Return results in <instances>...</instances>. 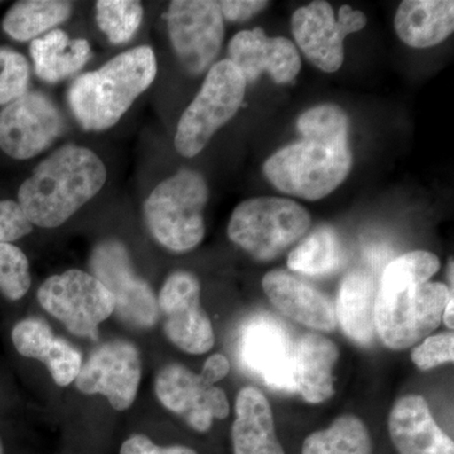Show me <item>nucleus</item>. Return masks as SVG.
Instances as JSON below:
<instances>
[{"label":"nucleus","instance_id":"nucleus-33","mask_svg":"<svg viewBox=\"0 0 454 454\" xmlns=\"http://www.w3.org/2000/svg\"><path fill=\"white\" fill-rule=\"evenodd\" d=\"M411 360L419 372H427L454 363L453 331L429 334L411 348Z\"/></svg>","mask_w":454,"mask_h":454},{"label":"nucleus","instance_id":"nucleus-7","mask_svg":"<svg viewBox=\"0 0 454 454\" xmlns=\"http://www.w3.org/2000/svg\"><path fill=\"white\" fill-rule=\"evenodd\" d=\"M245 90L243 74L229 59L211 66L201 90L178 122L175 137L178 153L187 158L201 153L215 133L240 109Z\"/></svg>","mask_w":454,"mask_h":454},{"label":"nucleus","instance_id":"nucleus-22","mask_svg":"<svg viewBox=\"0 0 454 454\" xmlns=\"http://www.w3.org/2000/svg\"><path fill=\"white\" fill-rule=\"evenodd\" d=\"M12 340L18 354L41 361L59 387H68L76 380L82 366V356L67 340L57 337L46 322L27 318L12 330Z\"/></svg>","mask_w":454,"mask_h":454},{"label":"nucleus","instance_id":"nucleus-20","mask_svg":"<svg viewBox=\"0 0 454 454\" xmlns=\"http://www.w3.org/2000/svg\"><path fill=\"white\" fill-rule=\"evenodd\" d=\"M337 343L324 333H307L294 343L295 387L304 402L324 404L336 394Z\"/></svg>","mask_w":454,"mask_h":454},{"label":"nucleus","instance_id":"nucleus-14","mask_svg":"<svg viewBox=\"0 0 454 454\" xmlns=\"http://www.w3.org/2000/svg\"><path fill=\"white\" fill-rule=\"evenodd\" d=\"M61 113L46 95L27 91L0 112V149L17 160L42 153L61 134Z\"/></svg>","mask_w":454,"mask_h":454},{"label":"nucleus","instance_id":"nucleus-39","mask_svg":"<svg viewBox=\"0 0 454 454\" xmlns=\"http://www.w3.org/2000/svg\"><path fill=\"white\" fill-rule=\"evenodd\" d=\"M453 271H454L453 259L450 258V262H448V268H447V278H448V282H450V289H453V286H454Z\"/></svg>","mask_w":454,"mask_h":454},{"label":"nucleus","instance_id":"nucleus-25","mask_svg":"<svg viewBox=\"0 0 454 454\" xmlns=\"http://www.w3.org/2000/svg\"><path fill=\"white\" fill-rule=\"evenodd\" d=\"M29 51L35 74L49 83L74 76L88 64L92 55L88 41L83 38L71 40L61 29H53L33 40Z\"/></svg>","mask_w":454,"mask_h":454},{"label":"nucleus","instance_id":"nucleus-9","mask_svg":"<svg viewBox=\"0 0 454 454\" xmlns=\"http://www.w3.org/2000/svg\"><path fill=\"white\" fill-rule=\"evenodd\" d=\"M92 276L112 293L121 321L131 327H153L160 319L157 297L149 284L137 276L127 247L116 240L103 241L90 259Z\"/></svg>","mask_w":454,"mask_h":454},{"label":"nucleus","instance_id":"nucleus-4","mask_svg":"<svg viewBox=\"0 0 454 454\" xmlns=\"http://www.w3.org/2000/svg\"><path fill=\"white\" fill-rule=\"evenodd\" d=\"M208 187L196 170L181 169L164 179L145 200V221L152 236L173 253H187L205 238Z\"/></svg>","mask_w":454,"mask_h":454},{"label":"nucleus","instance_id":"nucleus-38","mask_svg":"<svg viewBox=\"0 0 454 454\" xmlns=\"http://www.w3.org/2000/svg\"><path fill=\"white\" fill-rule=\"evenodd\" d=\"M454 297L450 298L447 306L444 307L443 315H442V322L448 331H453L454 328Z\"/></svg>","mask_w":454,"mask_h":454},{"label":"nucleus","instance_id":"nucleus-1","mask_svg":"<svg viewBox=\"0 0 454 454\" xmlns=\"http://www.w3.org/2000/svg\"><path fill=\"white\" fill-rule=\"evenodd\" d=\"M106 182L103 160L85 146H62L38 164L18 191V205L32 225L61 226L100 192Z\"/></svg>","mask_w":454,"mask_h":454},{"label":"nucleus","instance_id":"nucleus-29","mask_svg":"<svg viewBox=\"0 0 454 454\" xmlns=\"http://www.w3.org/2000/svg\"><path fill=\"white\" fill-rule=\"evenodd\" d=\"M297 128L303 139L348 146V114L333 104L310 107L298 119Z\"/></svg>","mask_w":454,"mask_h":454},{"label":"nucleus","instance_id":"nucleus-27","mask_svg":"<svg viewBox=\"0 0 454 454\" xmlns=\"http://www.w3.org/2000/svg\"><path fill=\"white\" fill-rule=\"evenodd\" d=\"M301 454H373L372 433L357 415H340L304 439Z\"/></svg>","mask_w":454,"mask_h":454},{"label":"nucleus","instance_id":"nucleus-11","mask_svg":"<svg viewBox=\"0 0 454 454\" xmlns=\"http://www.w3.org/2000/svg\"><path fill=\"white\" fill-rule=\"evenodd\" d=\"M170 42L179 61L191 74H201L223 46V17L219 2L175 0L166 14Z\"/></svg>","mask_w":454,"mask_h":454},{"label":"nucleus","instance_id":"nucleus-35","mask_svg":"<svg viewBox=\"0 0 454 454\" xmlns=\"http://www.w3.org/2000/svg\"><path fill=\"white\" fill-rule=\"evenodd\" d=\"M121 454H197L186 446L160 447L146 435L134 434L122 443Z\"/></svg>","mask_w":454,"mask_h":454},{"label":"nucleus","instance_id":"nucleus-15","mask_svg":"<svg viewBox=\"0 0 454 454\" xmlns=\"http://www.w3.org/2000/svg\"><path fill=\"white\" fill-rule=\"evenodd\" d=\"M140 379L138 348L127 340H113L91 352L74 382L86 395H104L116 411H127L138 394Z\"/></svg>","mask_w":454,"mask_h":454},{"label":"nucleus","instance_id":"nucleus-2","mask_svg":"<svg viewBox=\"0 0 454 454\" xmlns=\"http://www.w3.org/2000/svg\"><path fill=\"white\" fill-rule=\"evenodd\" d=\"M450 298L447 284L423 282L411 265L393 260L376 288L375 334L391 351L411 349L438 330Z\"/></svg>","mask_w":454,"mask_h":454},{"label":"nucleus","instance_id":"nucleus-23","mask_svg":"<svg viewBox=\"0 0 454 454\" xmlns=\"http://www.w3.org/2000/svg\"><path fill=\"white\" fill-rule=\"evenodd\" d=\"M375 279L364 269L348 271L334 301L337 327L358 346L367 348L375 339Z\"/></svg>","mask_w":454,"mask_h":454},{"label":"nucleus","instance_id":"nucleus-13","mask_svg":"<svg viewBox=\"0 0 454 454\" xmlns=\"http://www.w3.org/2000/svg\"><path fill=\"white\" fill-rule=\"evenodd\" d=\"M154 391L164 408L199 433H207L215 420L226 419L231 411L223 389L181 364H169L158 372Z\"/></svg>","mask_w":454,"mask_h":454},{"label":"nucleus","instance_id":"nucleus-12","mask_svg":"<svg viewBox=\"0 0 454 454\" xmlns=\"http://www.w3.org/2000/svg\"><path fill=\"white\" fill-rule=\"evenodd\" d=\"M167 339L190 355H205L215 346L210 317L201 306V284L191 271L178 270L164 282L157 298Z\"/></svg>","mask_w":454,"mask_h":454},{"label":"nucleus","instance_id":"nucleus-3","mask_svg":"<svg viewBox=\"0 0 454 454\" xmlns=\"http://www.w3.org/2000/svg\"><path fill=\"white\" fill-rule=\"evenodd\" d=\"M155 74L154 51L136 47L114 57L97 71L80 74L68 90V104L82 129H109L152 85Z\"/></svg>","mask_w":454,"mask_h":454},{"label":"nucleus","instance_id":"nucleus-10","mask_svg":"<svg viewBox=\"0 0 454 454\" xmlns=\"http://www.w3.org/2000/svg\"><path fill=\"white\" fill-rule=\"evenodd\" d=\"M367 18L351 5H342L339 18L333 5L322 0L298 8L292 17V32L307 59L325 73H336L345 59L343 41L365 28Z\"/></svg>","mask_w":454,"mask_h":454},{"label":"nucleus","instance_id":"nucleus-40","mask_svg":"<svg viewBox=\"0 0 454 454\" xmlns=\"http://www.w3.org/2000/svg\"><path fill=\"white\" fill-rule=\"evenodd\" d=\"M0 454H4V450H3L2 441H0Z\"/></svg>","mask_w":454,"mask_h":454},{"label":"nucleus","instance_id":"nucleus-36","mask_svg":"<svg viewBox=\"0 0 454 454\" xmlns=\"http://www.w3.org/2000/svg\"><path fill=\"white\" fill-rule=\"evenodd\" d=\"M268 5L269 2H260V0H223V2H219L221 14L230 22H244V20H250Z\"/></svg>","mask_w":454,"mask_h":454},{"label":"nucleus","instance_id":"nucleus-18","mask_svg":"<svg viewBox=\"0 0 454 454\" xmlns=\"http://www.w3.org/2000/svg\"><path fill=\"white\" fill-rule=\"evenodd\" d=\"M229 59L253 82L267 71L277 83H289L301 71L297 47L286 37H268L262 28L241 31L229 43Z\"/></svg>","mask_w":454,"mask_h":454},{"label":"nucleus","instance_id":"nucleus-6","mask_svg":"<svg viewBox=\"0 0 454 454\" xmlns=\"http://www.w3.org/2000/svg\"><path fill=\"white\" fill-rule=\"evenodd\" d=\"M351 166L348 146L303 139L271 155L264 164V175L280 192L317 201L345 181Z\"/></svg>","mask_w":454,"mask_h":454},{"label":"nucleus","instance_id":"nucleus-21","mask_svg":"<svg viewBox=\"0 0 454 454\" xmlns=\"http://www.w3.org/2000/svg\"><path fill=\"white\" fill-rule=\"evenodd\" d=\"M231 443L234 454H286L278 438L270 400L253 385L236 395Z\"/></svg>","mask_w":454,"mask_h":454},{"label":"nucleus","instance_id":"nucleus-37","mask_svg":"<svg viewBox=\"0 0 454 454\" xmlns=\"http://www.w3.org/2000/svg\"><path fill=\"white\" fill-rule=\"evenodd\" d=\"M230 370H231V364L229 358L223 354H215L205 361L200 375L210 384L216 385L229 375Z\"/></svg>","mask_w":454,"mask_h":454},{"label":"nucleus","instance_id":"nucleus-19","mask_svg":"<svg viewBox=\"0 0 454 454\" xmlns=\"http://www.w3.org/2000/svg\"><path fill=\"white\" fill-rule=\"evenodd\" d=\"M387 430L397 454H454V442L433 417L426 397L400 396L387 415Z\"/></svg>","mask_w":454,"mask_h":454},{"label":"nucleus","instance_id":"nucleus-31","mask_svg":"<svg viewBox=\"0 0 454 454\" xmlns=\"http://www.w3.org/2000/svg\"><path fill=\"white\" fill-rule=\"evenodd\" d=\"M31 288L26 254L11 243H0V293L9 301L25 297Z\"/></svg>","mask_w":454,"mask_h":454},{"label":"nucleus","instance_id":"nucleus-8","mask_svg":"<svg viewBox=\"0 0 454 454\" xmlns=\"http://www.w3.org/2000/svg\"><path fill=\"white\" fill-rule=\"evenodd\" d=\"M42 309L74 336L97 340L98 325L115 309L112 293L97 278L79 269L50 277L37 293Z\"/></svg>","mask_w":454,"mask_h":454},{"label":"nucleus","instance_id":"nucleus-16","mask_svg":"<svg viewBox=\"0 0 454 454\" xmlns=\"http://www.w3.org/2000/svg\"><path fill=\"white\" fill-rule=\"evenodd\" d=\"M241 357L247 369L262 376L269 387L297 393L294 343L276 319L258 317L247 325L241 337Z\"/></svg>","mask_w":454,"mask_h":454},{"label":"nucleus","instance_id":"nucleus-30","mask_svg":"<svg viewBox=\"0 0 454 454\" xmlns=\"http://www.w3.org/2000/svg\"><path fill=\"white\" fill-rule=\"evenodd\" d=\"M140 2L134 0H100L97 3V22L107 40L114 44L128 43L142 25Z\"/></svg>","mask_w":454,"mask_h":454},{"label":"nucleus","instance_id":"nucleus-34","mask_svg":"<svg viewBox=\"0 0 454 454\" xmlns=\"http://www.w3.org/2000/svg\"><path fill=\"white\" fill-rule=\"evenodd\" d=\"M33 225L23 214L18 202L0 201V243H12L31 234Z\"/></svg>","mask_w":454,"mask_h":454},{"label":"nucleus","instance_id":"nucleus-5","mask_svg":"<svg viewBox=\"0 0 454 454\" xmlns=\"http://www.w3.org/2000/svg\"><path fill=\"white\" fill-rule=\"evenodd\" d=\"M310 225L309 212L300 203L280 197H255L232 212L227 235L254 259L270 262L300 243Z\"/></svg>","mask_w":454,"mask_h":454},{"label":"nucleus","instance_id":"nucleus-17","mask_svg":"<svg viewBox=\"0 0 454 454\" xmlns=\"http://www.w3.org/2000/svg\"><path fill=\"white\" fill-rule=\"evenodd\" d=\"M271 306L286 318L310 333H333L337 328L334 301L315 286L291 271L271 270L262 280Z\"/></svg>","mask_w":454,"mask_h":454},{"label":"nucleus","instance_id":"nucleus-28","mask_svg":"<svg viewBox=\"0 0 454 454\" xmlns=\"http://www.w3.org/2000/svg\"><path fill=\"white\" fill-rule=\"evenodd\" d=\"M73 12V4L62 0H22L13 5L4 20L3 29L18 42L35 40L38 35L61 25Z\"/></svg>","mask_w":454,"mask_h":454},{"label":"nucleus","instance_id":"nucleus-32","mask_svg":"<svg viewBox=\"0 0 454 454\" xmlns=\"http://www.w3.org/2000/svg\"><path fill=\"white\" fill-rule=\"evenodd\" d=\"M29 65L26 57L0 47V106H8L28 91Z\"/></svg>","mask_w":454,"mask_h":454},{"label":"nucleus","instance_id":"nucleus-26","mask_svg":"<svg viewBox=\"0 0 454 454\" xmlns=\"http://www.w3.org/2000/svg\"><path fill=\"white\" fill-rule=\"evenodd\" d=\"M343 262L345 250L339 234L331 226H322L293 247L286 265L303 276L325 277L336 273Z\"/></svg>","mask_w":454,"mask_h":454},{"label":"nucleus","instance_id":"nucleus-24","mask_svg":"<svg viewBox=\"0 0 454 454\" xmlns=\"http://www.w3.org/2000/svg\"><path fill=\"white\" fill-rule=\"evenodd\" d=\"M395 31L414 49H428L447 40L454 31L452 0H405L397 8Z\"/></svg>","mask_w":454,"mask_h":454}]
</instances>
